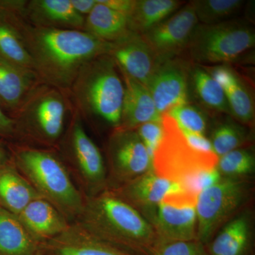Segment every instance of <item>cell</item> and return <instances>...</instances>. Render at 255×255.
Masks as SVG:
<instances>
[{"label": "cell", "instance_id": "6da1fadb", "mask_svg": "<svg viewBox=\"0 0 255 255\" xmlns=\"http://www.w3.org/2000/svg\"><path fill=\"white\" fill-rule=\"evenodd\" d=\"M22 36L40 81L59 90L71 88L82 67L107 54L110 43L81 30L38 27L6 11Z\"/></svg>", "mask_w": 255, "mask_h": 255}, {"label": "cell", "instance_id": "7a4b0ae2", "mask_svg": "<svg viewBox=\"0 0 255 255\" xmlns=\"http://www.w3.org/2000/svg\"><path fill=\"white\" fill-rule=\"evenodd\" d=\"M82 226L92 234L135 255H150L158 238L150 223L133 206L105 193L85 205Z\"/></svg>", "mask_w": 255, "mask_h": 255}, {"label": "cell", "instance_id": "3957f363", "mask_svg": "<svg viewBox=\"0 0 255 255\" xmlns=\"http://www.w3.org/2000/svg\"><path fill=\"white\" fill-rule=\"evenodd\" d=\"M70 90L80 110L111 125L120 126L124 85L110 55H100L85 64Z\"/></svg>", "mask_w": 255, "mask_h": 255}, {"label": "cell", "instance_id": "277c9868", "mask_svg": "<svg viewBox=\"0 0 255 255\" xmlns=\"http://www.w3.org/2000/svg\"><path fill=\"white\" fill-rule=\"evenodd\" d=\"M16 163L42 198L67 218L80 216L85 204L61 162L49 152L25 147L17 151Z\"/></svg>", "mask_w": 255, "mask_h": 255}, {"label": "cell", "instance_id": "5b68a950", "mask_svg": "<svg viewBox=\"0 0 255 255\" xmlns=\"http://www.w3.org/2000/svg\"><path fill=\"white\" fill-rule=\"evenodd\" d=\"M162 124L163 135L152 162L157 175L178 183L184 189L199 174L216 168L219 157L216 153L193 147L168 114H162Z\"/></svg>", "mask_w": 255, "mask_h": 255}, {"label": "cell", "instance_id": "8992f818", "mask_svg": "<svg viewBox=\"0 0 255 255\" xmlns=\"http://www.w3.org/2000/svg\"><path fill=\"white\" fill-rule=\"evenodd\" d=\"M251 192L245 179L223 177L201 191L196 204V241L206 246L246 204Z\"/></svg>", "mask_w": 255, "mask_h": 255}, {"label": "cell", "instance_id": "52a82bcc", "mask_svg": "<svg viewBox=\"0 0 255 255\" xmlns=\"http://www.w3.org/2000/svg\"><path fill=\"white\" fill-rule=\"evenodd\" d=\"M254 29L241 21L197 25L187 48L191 58L204 63H229L255 46Z\"/></svg>", "mask_w": 255, "mask_h": 255}, {"label": "cell", "instance_id": "ba28073f", "mask_svg": "<svg viewBox=\"0 0 255 255\" xmlns=\"http://www.w3.org/2000/svg\"><path fill=\"white\" fill-rule=\"evenodd\" d=\"M196 199L197 196L184 189L144 211L159 242L196 240Z\"/></svg>", "mask_w": 255, "mask_h": 255}, {"label": "cell", "instance_id": "9c48e42d", "mask_svg": "<svg viewBox=\"0 0 255 255\" xmlns=\"http://www.w3.org/2000/svg\"><path fill=\"white\" fill-rule=\"evenodd\" d=\"M67 107L58 89L38 85L23 101L16 112L18 122L47 140H55L63 131Z\"/></svg>", "mask_w": 255, "mask_h": 255}, {"label": "cell", "instance_id": "30bf717a", "mask_svg": "<svg viewBox=\"0 0 255 255\" xmlns=\"http://www.w3.org/2000/svg\"><path fill=\"white\" fill-rule=\"evenodd\" d=\"M110 43L107 55L112 57L122 73L147 87L163 60L159 59L142 35L130 30Z\"/></svg>", "mask_w": 255, "mask_h": 255}, {"label": "cell", "instance_id": "8fae6325", "mask_svg": "<svg viewBox=\"0 0 255 255\" xmlns=\"http://www.w3.org/2000/svg\"><path fill=\"white\" fill-rule=\"evenodd\" d=\"M198 22L194 7L189 3L141 35L159 59H172L187 48Z\"/></svg>", "mask_w": 255, "mask_h": 255}, {"label": "cell", "instance_id": "7c38bea8", "mask_svg": "<svg viewBox=\"0 0 255 255\" xmlns=\"http://www.w3.org/2000/svg\"><path fill=\"white\" fill-rule=\"evenodd\" d=\"M190 70L182 60L168 59L159 64L147 85L161 116L188 103Z\"/></svg>", "mask_w": 255, "mask_h": 255}, {"label": "cell", "instance_id": "4fadbf2b", "mask_svg": "<svg viewBox=\"0 0 255 255\" xmlns=\"http://www.w3.org/2000/svg\"><path fill=\"white\" fill-rule=\"evenodd\" d=\"M112 167L117 177L130 181L153 169L152 159L133 130L119 128L110 140Z\"/></svg>", "mask_w": 255, "mask_h": 255}, {"label": "cell", "instance_id": "5bb4252c", "mask_svg": "<svg viewBox=\"0 0 255 255\" xmlns=\"http://www.w3.org/2000/svg\"><path fill=\"white\" fill-rule=\"evenodd\" d=\"M43 255H135L120 249L92 234L80 225L68 228L38 244Z\"/></svg>", "mask_w": 255, "mask_h": 255}, {"label": "cell", "instance_id": "9a60e30c", "mask_svg": "<svg viewBox=\"0 0 255 255\" xmlns=\"http://www.w3.org/2000/svg\"><path fill=\"white\" fill-rule=\"evenodd\" d=\"M18 14L26 22L38 27L81 31L85 28V16L75 11L70 0L25 1Z\"/></svg>", "mask_w": 255, "mask_h": 255}, {"label": "cell", "instance_id": "2e32d148", "mask_svg": "<svg viewBox=\"0 0 255 255\" xmlns=\"http://www.w3.org/2000/svg\"><path fill=\"white\" fill-rule=\"evenodd\" d=\"M16 216L38 244L58 236L69 226L65 216L42 197L32 201Z\"/></svg>", "mask_w": 255, "mask_h": 255}, {"label": "cell", "instance_id": "e0dca14e", "mask_svg": "<svg viewBox=\"0 0 255 255\" xmlns=\"http://www.w3.org/2000/svg\"><path fill=\"white\" fill-rule=\"evenodd\" d=\"M124 96L121 117V128L133 130L147 122H161L162 116L157 112L147 87L123 75Z\"/></svg>", "mask_w": 255, "mask_h": 255}, {"label": "cell", "instance_id": "ac0fdd59", "mask_svg": "<svg viewBox=\"0 0 255 255\" xmlns=\"http://www.w3.org/2000/svg\"><path fill=\"white\" fill-rule=\"evenodd\" d=\"M253 226L251 214L236 215L220 228L205 246L207 255H248L251 251Z\"/></svg>", "mask_w": 255, "mask_h": 255}, {"label": "cell", "instance_id": "d6986e66", "mask_svg": "<svg viewBox=\"0 0 255 255\" xmlns=\"http://www.w3.org/2000/svg\"><path fill=\"white\" fill-rule=\"evenodd\" d=\"M38 82L35 72L0 58V106L16 112Z\"/></svg>", "mask_w": 255, "mask_h": 255}, {"label": "cell", "instance_id": "ffe728a7", "mask_svg": "<svg viewBox=\"0 0 255 255\" xmlns=\"http://www.w3.org/2000/svg\"><path fill=\"white\" fill-rule=\"evenodd\" d=\"M222 87L227 98L231 114L239 122L253 124L255 119V102L251 90L232 69L217 66L207 70Z\"/></svg>", "mask_w": 255, "mask_h": 255}, {"label": "cell", "instance_id": "44dd1931", "mask_svg": "<svg viewBox=\"0 0 255 255\" xmlns=\"http://www.w3.org/2000/svg\"><path fill=\"white\" fill-rule=\"evenodd\" d=\"M184 190L180 184L159 177L153 169L128 182L124 196L144 211L155 207L165 196Z\"/></svg>", "mask_w": 255, "mask_h": 255}, {"label": "cell", "instance_id": "7402d4cb", "mask_svg": "<svg viewBox=\"0 0 255 255\" xmlns=\"http://www.w3.org/2000/svg\"><path fill=\"white\" fill-rule=\"evenodd\" d=\"M71 144L77 163L84 177L90 184L100 185L105 178L103 158L79 119L73 122Z\"/></svg>", "mask_w": 255, "mask_h": 255}, {"label": "cell", "instance_id": "603a6c76", "mask_svg": "<svg viewBox=\"0 0 255 255\" xmlns=\"http://www.w3.org/2000/svg\"><path fill=\"white\" fill-rule=\"evenodd\" d=\"M39 197L31 183L14 167L6 163L0 167V202L6 211L18 216L30 202Z\"/></svg>", "mask_w": 255, "mask_h": 255}, {"label": "cell", "instance_id": "cb8c5ba5", "mask_svg": "<svg viewBox=\"0 0 255 255\" xmlns=\"http://www.w3.org/2000/svg\"><path fill=\"white\" fill-rule=\"evenodd\" d=\"M37 243L17 216L0 209V255H36Z\"/></svg>", "mask_w": 255, "mask_h": 255}, {"label": "cell", "instance_id": "d4e9b609", "mask_svg": "<svg viewBox=\"0 0 255 255\" xmlns=\"http://www.w3.org/2000/svg\"><path fill=\"white\" fill-rule=\"evenodd\" d=\"M96 1L95 7L85 17L84 31L107 42L117 41L130 31L127 15Z\"/></svg>", "mask_w": 255, "mask_h": 255}, {"label": "cell", "instance_id": "484cf974", "mask_svg": "<svg viewBox=\"0 0 255 255\" xmlns=\"http://www.w3.org/2000/svg\"><path fill=\"white\" fill-rule=\"evenodd\" d=\"M181 2L175 0H137L128 16L129 29L143 34L162 22Z\"/></svg>", "mask_w": 255, "mask_h": 255}, {"label": "cell", "instance_id": "4316f807", "mask_svg": "<svg viewBox=\"0 0 255 255\" xmlns=\"http://www.w3.org/2000/svg\"><path fill=\"white\" fill-rule=\"evenodd\" d=\"M0 58L34 72L22 36L7 11L0 9Z\"/></svg>", "mask_w": 255, "mask_h": 255}, {"label": "cell", "instance_id": "83f0119b", "mask_svg": "<svg viewBox=\"0 0 255 255\" xmlns=\"http://www.w3.org/2000/svg\"><path fill=\"white\" fill-rule=\"evenodd\" d=\"M191 77L194 91L203 105L216 112L231 114L222 87L207 70L197 67L193 69Z\"/></svg>", "mask_w": 255, "mask_h": 255}, {"label": "cell", "instance_id": "f1b7e54d", "mask_svg": "<svg viewBox=\"0 0 255 255\" xmlns=\"http://www.w3.org/2000/svg\"><path fill=\"white\" fill-rule=\"evenodd\" d=\"M216 169L221 177L244 179L254 173V154L248 149H236L219 157Z\"/></svg>", "mask_w": 255, "mask_h": 255}, {"label": "cell", "instance_id": "f546056e", "mask_svg": "<svg viewBox=\"0 0 255 255\" xmlns=\"http://www.w3.org/2000/svg\"><path fill=\"white\" fill-rule=\"evenodd\" d=\"M246 130L235 122H223L213 130L211 142L216 155L220 157L231 151L241 148L248 141Z\"/></svg>", "mask_w": 255, "mask_h": 255}, {"label": "cell", "instance_id": "4dcf8cb0", "mask_svg": "<svg viewBox=\"0 0 255 255\" xmlns=\"http://www.w3.org/2000/svg\"><path fill=\"white\" fill-rule=\"evenodd\" d=\"M241 0H195L191 1L198 21L211 25L223 22L241 7Z\"/></svg>", "mask_w": 255, "mask_h": 255}, {"label": "cell", "instance_id": "1f68e13d", "mask_svg": "<svg viewBox=\"0 0 255 255\" xmlns=\"http://www.w3.org/2000/svg\"><path fill=\"white\" fill-rule=\"evenodd\" d=\"M167 114L177 122L181 128L204 135L207 128V119L205 114L199 107L189 103L184 104L174 107Z\"/></svg>", "mask_w": 255, "mask_h": 255}, {"label": "cell", "instance_id": "d6a6232c", "mask_svg": "<svg viewBox=\"0 0 255 255\" xmlns=\"http://www.w3.org/2000/svg\"><path fill=\"white\" fill-rule=\"evenodd\" d=\"M150 255H207L205 246L200 242L191 241L159 242Z\"/></svg>", "mask_w": 255, "mask_h": 255}, {"label": "cell", "instance_id": "836d02e7", "mask_svg": "<svg viewBox=\"0 0 255 255\" xmlns=\"http://www.w3.org/2000/svg\"><path fill=\"white\" fill-rule=\"evenodd\" d=\"M136 132L153 162L154 155L163 135L161 122H147L136 128Z\"/></svg>", "mask_w": 255, "mask_h": 255}, {"label": "cell", "instance_id": "e575fe53", "mask_svg": "<svg viewBox=\"0 0 255 255\" xmlns=\"http://www.w3.org/2000/svg\"><path fill=\"white\" fill-rule=\"evenodd\" d=\"M101 4H105L111 9L127 15L131 13L135 0H97Z\"/></svg>", "mask_w": 255, "mask_h": 255}, {"label": "cell", "instance_id": "d590c367", "mask_svg": "<svg viewBox=\"0 0 255 255\" xmlns=\"http://www.w3.org/2000/svg\"><path fill=\"white\" fill-rule=\"evenodd\" d=\"M74 9L79 14L86 17L95 7L96 0H70Z\"/></svg>", "mask_w": 255, "mask_h": 255}, {"label": "cell", "instance_id": "8d00e7d4", "mask_svg": "<svg viewBox=\"0 0 255 255\" xmlns=\"http://www.w3.org/2000/svg\"><path fill=\"white\" fill-rule=\"evenodd\" d=\"M16 124L14 119L6 115L0 106V135H8L13 133Z\"/></svg>", "mask_w": 255, "mask_h": 255}, {"label": "cell", "instance_id": "74e56055", "mask_svg": "<svg viewBox=\"0 0 255 255\" xmlns=\"http://www.w3.org/2000/svg\"><path fill=\"white\" fill-rule=\"evenodd\" d=\"M6 159H7V155H6V150L2 144L0 142V167L6 163Z\"/></svg>", "mask_w": 255, "mask_h": 255}, {"label": "cell", "instance_id": "f35d334b", "mask_svg": "<svg viewBox=\"0 0 255 255\" xmlns=\"http://www.w3.org/2000/svg\"><path fill=\"white\" fill-rule=\"evenodd\" d=\"M36 255H43L41 254V253H40L39 251L38 252V253H37V254Z\"/></svg>", "mask_w": 255, "mask_h": 255}, {"label": "cell", "instance_id": "ab89813d", "mask_svg": "<svg viewBox=\"0 0 255 255\" xmlns=\"http://www.w3.org/2000/svg\"></svg>", "mask_w": 255, "mask_h": 255}]
</instances>
